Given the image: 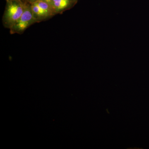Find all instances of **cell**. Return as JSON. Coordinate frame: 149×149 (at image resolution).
Here are the masks:
<instances>
[{
	"label": "cell",
	"instance_id": "ba28073f",
	"mask_svg": "<svg viewBox=\"0 0 149 149\" xmlns=\"http://www.w3.org/2000/svg\"><path fill=\"white\" fill-rule=\"evenodd\" d=\"M11 1V0H6L7 1ZM17 1H22L21 0H17Z\"/></svg>",
	"mask_w": 149,
	"mask_h": 149
},
{
	"label": "cell",
	"instance_id": "277c9868",
	"mask_svg": "<svg viewBox=\"0 0 149 149\" xmlns=\"http://www.w3.org/2000/svg\"><path fill=\"white\" fill-rule=\"evenodd\" d=\"M34 3L46 13L48 17L52 16L55 14L50 4L45 1L44 0H38Z\"/></svg>",
	"mask_w": 149,
	"mask_h": 149
},
{
	"label": "cell",
	"instance_id": "6da1fadb",
	"mask_svg": "<svg viewBox=\"0 0 149 149\" xmlns=\"http://www.w3.org/2000/svg\"><path fill=\"white\" fill-rule=\"evenodd\" d=\"M3 21L6 27L10 28L18 21L23 13L24 4L22 1L11 0L7 1Z\"/></svg>",
	"mask_w": 149,
	"mask_h": 149
},
{
	"label": "cell",
	"instance_id": "8992f818",
	"mask_svg": "<svg viewBox=\"0 0 149 149\" xmlns=\"http://www.w3.org/2000/svg\"><path fill=\"white\" fill-rule=\"evenodd\" d=\"M27 1H28V2L30 3H32L37 1L38 0H27Z\"/></svg>",
	"mask_w": 149,
	"mask_h": 149
},
{
	"label": "cell",
	"instance_id": "3957f363",
	"mask_svg": "<svg viewBox=\"0 0 149 149\" xmlns=\"http://www.w3.org/2000/svg\"><path fill=\"white\" fill-rule=\"evenodd\" d=\"M73 0H52L50 5L55 13H61L72 5Z\"/></svg>",
	"mask_w": 149,
	"mask_h": 149
},
{
	"label": "cell",
	"instance_id": "5b68a950",
	"mask_svg": "<svg viewBox=\"0 0 149 149\" xmlns=\"http://www.w3.org/2000/svg\"><path fill=\"white\" fill-rule=\"evenodd\" d=\"M31 4L32 12L37 21H38V19H42L48 17L46 13L35 3H32Z\"/></svg>",
	"mask_w": 149,
	"mask_h": 149
},
{
	"label": "cell",
	"instance_id": "7a4b0ae2",
	"mask_svg": "<svg viewBox=\"0 0 149 149\" xmlns=\"http://www.w3.org/2000/svg\"><path fill=\"white\" fill-rule=\"evenodd\" d=\"M36 21H37L34 17L31 6L24 4L23 13L18 21L10 28V33L21 34L31 24Z\"/></svg>",
	"mask_w": 149,
	"mask_h": 149
},
{
	"label": "cell",
	"instance_id": "52a82bcc",
	"mask_svg": "<svg viewBox=\"0 0 149 149\" xmlns=\"http://www.w3.org/2000/svg\"><path fill=\"white\" fill-rule=\"evenodd\" d=\"M44 1H45L49 3V4H50L51 1H52V0H44Z\"/></svg>",
	"mask_w": 149,
	"mask_h": 149
}]
</instances>
